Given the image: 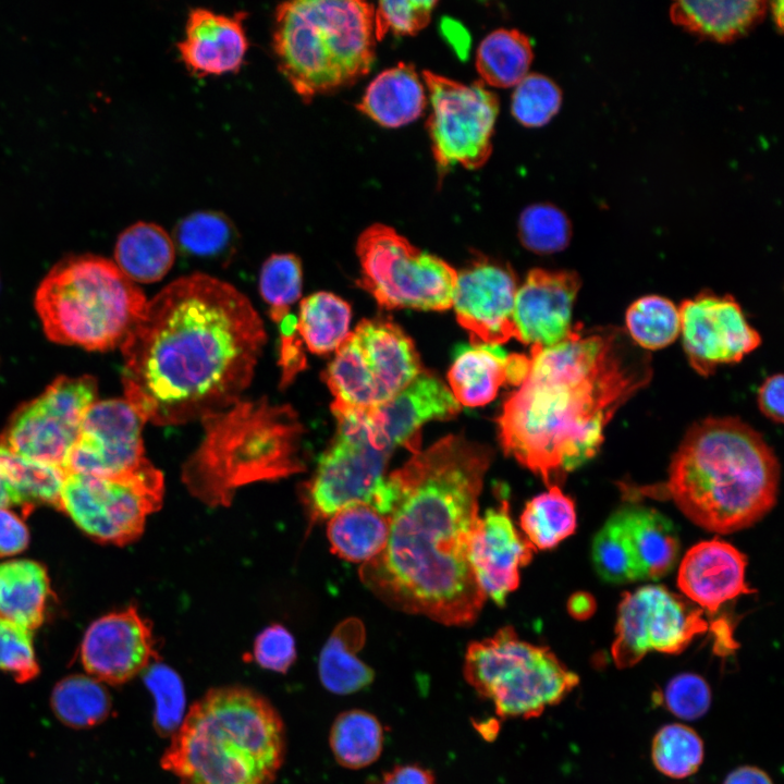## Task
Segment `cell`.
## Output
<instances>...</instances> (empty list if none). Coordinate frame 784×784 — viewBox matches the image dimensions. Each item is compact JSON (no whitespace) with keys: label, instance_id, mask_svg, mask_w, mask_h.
Listing matches in <instances>:
<instances>
[{"label":"cell","instance_id":"d4e9b609","mask_svg":"<svg viewBox=\"0 0 784 784\" xmlns=\"http://www.w3.org/2000/svg\"><path fill=\"white\" fill-rule=\"evenodd\" d=\"M746 566L747 556L733 544L719 538L701 541L683 556L677 587L713 615L723 603L756 591L746 585Z\"/></svg>","mask_w":784,"mask_h":784},{"label":"cell","instance_id":"f5cc1de1","mask_svg":"<svg viewBox=\"0 0 784 784\" xmlns=\"http://www.w3.org/2000/svg\"><path fill=\"white\" fill-rule=\"evenodd\" d=\"M280 332L279 366L281 368V388L291 384L295 377L305 370L307 359L297 332V319L292 314L286 315L278 324Z\"/></svg>","mask_w":784,"mask_h":784},{"label":"cell","instance_id":"44dd1931","mask_svg":"<svg viewBox=\"0 0 784 784\" xmlns=\"http://www.w3.org/2000/svg\"><path fill=\"white\" fill-rule=\"evenodd\" d=\"M535 551L516 529L506 499L479 516L470 535L468 559L486 597L503 607L518 587V568L531 561Z\"/></svg>","mask_w":784,"mask_h":784},{"label":"cell","instance_id":"f1b7e54d","mask_svg":"<svg viewBox=\"0 0 784 784\" xmlns=\"http://www.w3.org/2000/svg\"><path fill=\"white\" fill-rule=\"evenodd\" d=\"M768 3L757 0L676 1L672 22L699 37L730 42L748 34L765 15Z\"/></svg>","mask_w":784,"mask_h":784},{"label":"cell","instance_id":"3957f363","mask_svg":"<svg viewBox=\"0 0 784 784\" xmlns=\"http://www.w3.org/2000/svg\"><path fill=\"white\" fill-rule=\"evenodd\" d=\"M527 378L498 418L501 446L550 488L600 451L615 413L651 380L650 355L615 327L573 324L531 346Z\"/></svg>","mask_w":784,"mask_h":784},{"label":"cell","instance_id":"4fadbf2b","mask_svg":"<svg viewBox=\"0 0 784 784\" xmlns=\"http://www.w3.org/2000/svg\"><path fill=\"white\" fill-rule=\"evenodd\" d=\"M163 475L149 461L114 477L66 474L59 502L78 528L96 541L124 546L143 532L162 505Z\"/></svg>","mask_w":784,"mask_h":784},{"label":"cell","instance_id":"ffe728a7","mask_svg":"<svg viewBox=\"0 0 784 784\" xmlns=\"http://www.w3.org/2000/svg\"><path fill=\"white\" fill-rule=\"evenodd\" d=\"M79 658L88 674L118 685L145 671L158 654L151 625L134 607L110 612L87 628Z\"/></svg>","mask_w":784,"mask_h":784},{"label":"cell","instance_id":"bcb514c9","mask_svg":"<svg viewBox=\"0 0 784 784\" xmlns=\"http://www.w3.org/2000/svg\"><path fill=\"white\" fill-rule=\"evenodd\" d=\"M144 682L155 699V726L162 736L173 735L185 714V693L181 677L166 664H150Z\"/></svg>","mask_w":784,"mask_h":784},{"label":"cell","instance_id":"cb8c5ba5","mask_svg":"<svg viewBox=\"0 0 784 784\" xmlns=\"http://www.w3.org/2000/svg\"><path fill=\"white\" fill-rule=\"evenodd\" d=\"M460 404L434 375L421 371L391 400L365 413L375 431L394 450L419 448V431L430 420L453 417Z\"/></svg>","mask_w":784,"mask_h":784},{"label":"cell","instance_id":"74e56055","mask_svg":"<svg viewBox=\"0 0 784 784\" xmlns=\"http://www.w3.org/2000/svg\"><path fill=\"white\" fill-rule=\"evenodd\" d=\"M0 477L14 489L29 512L37 504L59 509L66 477L64 469L28 460L0 440Z\"/></svg>","mask_w":784,"mask_h":784},{"label":"cell","instance_id":"94428289","mask_svg":"<svg viewBox=\"0 0 784 784\" xmlns=\"http://www.w3.org/2000/svg\"><path fill=\"white\" fill-rule=\"evenodd\" d=\"M770 10L772 13V17L775 22V25L782 29L783 28V2L782 1H775L770 2Z\"/></svg>","mask_w":784,"mask_h":784},{"label":"cell","instance_id":"2e32d148","mask_svg":"<svg viewBox=\"0 0 784 784\" xmlns=\"http://www.w3.org/2000/svg\"><path fill=\"white\" fill-rule=\"evenodd\" d=\"M96 397L94 377H59L14 412L0 440L28 460L65 470L83 417Z\"/></svg>","mask_w":784,"mask_h":784},{"label":"cell","instance_id":"6da1fadb","mask_svg":"<svg viewBox=\"0 0 784 784\" xmlns=\"http://www.w3.org/2000/svg\"><path fill=\"white\" fill-rule=\"evenodd\" d=\"M492 450L446 436L392 471L372 506L389 519L384 549L362 583L390 608L448 626L474 623L486 601L468 559Z\"/></svg>","mask_w":784,"mask_h":784},{"label":"cell","instance_id":"ac0fdd59","mask_svg":"<svg viewBox=\"0 0 784 784\" xmlns=\"http://www.w3.org/2000/svg\"><path fill=\"white\" fill-rule=\"evenodd\" d=\"M144 424L125 399L96 401L83 417L66 474L114 477L139 468L148 462L142 437Z\"/></svg>","mask_w":784,"mask_h":784},{"label":"cell","instance_id":"603a6c76","mask_svg":"<svg viewBox=\"0 0 784 784\" xmlns=\"http://www.w3.org/2000/svg\"><path fill=\"white\" fill-rule=\"evenodd\" d=\"M246 16L245 12L226 15L206 8L192 9L185 36L176 44L186 70L198 78L238 72L249 45Z\"/></svg>","mask_w":784,"mask_h":784},{"label":"cell","instance_id":"6f0895ef","mask_svg":"<svg viewBox=\"0 0 784 784\" xmlns=\"http://www.w3.org/2000/svg\"><path fill=\"white\" fill-rule=\"evenodd\" d=\"M723 784H773V782L763 770L744 765L728 773Z\"/></svg>","mask_w":784,"mask_h":784},{"label":"cell","instance_id":"83f0119b","mask_svg":"<svg viewBox=\"0 0 784 784\" xmlns=\"http://www.w3.org/2000/svg\"><path fill=\"white\" fill-rule=\"evenodd\" d=\"M512 354L499 345L461 344L455 347L448 378L458 404L475 407L490 403L509 383Z\"/></svg>","mask_w":784,"mask_h":784},{"label":"cell","instance_id":"f907efd6","mask_svg":"<svg viewBox=\"0 0 784 784\" xmlns=\"http://www.w3.org/2000/svg\"><path fill=\"white\" fill-rule=\"evenodd\" d=\"M661 700L674 715L683 720H696L709 710L711 690L700 675L681 673L669 681L661 694Z\"/></svg>","mask_w":784,"mask_h":784},{"label":"cell","instance_id":"7a4b0ae2","mask_svg":"<svg viewBox=\"0 0 784 784\" xmlns=\"http://www.w3.org/2000/svg\"><path fill=\"white\" fill-rule=\"evenodd\" d=\"M266 339L236 287L204 273L179 278L147 302L120 347L125 400L157 426L201 421L242 400Z\"/></svg>","mask_w":784,"mask_h":784},{"label":"cell","instance_id":"816d5d0a","mask_svg":"<svg viewBox=\"0 0 784 784\" xmlns=\"http://www.w3.org/2000/svg\"><path fill=\"white\" fill-rule=\"evenodd\" d=\"M253 654L261 667L285 673L296 659L295 640L283 625L272 624L256 637Z\"/></svg>","mask_w":784,"mask_h":784},{"label":"cell","instance_id":"7402d4cb","mask_svg":"<svg viewBox=\"0 0 784 784\" xmlns=\"http://www.w3.org/2000/svg\"><path fill=\"white\" fill-rule=\"evenodd\" d=\"M581 286L575 271L532 269L514 302L516 340L549 347L569 333L572 311Z\"/></svg>","mask_w":784,"mask_h":784},{"label":"cell","instance_id":"c3c4849f","mask_svg":"<svg viewBox=\"0 0 784 784\" xmlns=\"http://www.w3.org/2000/svg\"><path fill=\"white\" fill-rule=\"evenodd\" d=\"M437 2L424 0L381 1L375 9V36L414 35L430 21Z\"/></svg>","mask_w":784,"mask_h":784},{"label":"cell","instance_id":"7c38bea8","mask_svg":"<svg viewBox=\"0 0 784 784\" xmlns=\"http://www.w3.org/2000/svg\"><path fill=\"white\" fill-rule=\"evenodd\" d=\"M708 630L714 634L716 654L725 657L737 647L731 625L724 620L708 622L703 610L691 607L665 587L642 586L622 595L612 659L618 669H627L650 650L681 653L697 635Z\"/></svg>","mask_w":784,"mask_h":784},{"label":"cell","instance_id":"11a10c76","mask_svg":"<svg viewBox=\"0 0 784 784\" xmlns=\"http://www.w3.org/2000/svg\"><path fill=\"white\" fill-rule=\"evenodd\" d=\"M783 375H772L760 385L757 399L760 412L779 424L783 421Z\"/></svg>","mask_w":784,"mask_h":784},{"label":"cell","instance_id":"91938a15","mask_svg":"<svg viewBox=\"0 0 784 784\" xmlns=\"http://www.w3.org/2000/svg\"><path fill=\"white\" fill-rule=\"evenodd\" d=\"M0 507H21L23 515L29 513L20 495L0 477Z\"/></svg>","mask_w":784,"mask_h":784},{"label":"cell","instance_id":"277c9868","mask_svg":"<svg viewBox=\"0 0 784 784\" xmlns=\"http://www.w3.org/2000/svg\"><path fill=\"white\" fill-rule=\"evenodd\" d=\"M779 485V461L757 430L736 417H708L685 433L666 481L642 492L670 499L695 525L727 535L762 519Z\"/></svg>","mask_w":784,"mask_h":784},{"label":"cell","instance_id":"680465c9","mask_svg":"<svg viewBox=\"0 0 784 784\" xmlns=\"http://www.w3.org/2000/svg\"><path fill=\"white\" fill-rule=\"evenodd\" d=\"M567 609L575 618L585 620L593 613L596 602L591 595L577 592L569 598Z\"/></svg>","mask_w":784,"mask_h":784},{"label":"cell","instance_id":"9a60e30c","mask_svg":"<svg viewBox=\"0 0 784 784\" xmlns=\"http://www.w3.org/2000/svg\"><path fill=\"white\" fill-rule=\"evenodd\" d=\"M422 78L431 107L427 128L438 169L483 166L492 151L497 95L481 81L467 85L430 71Z\"/></svg>","mask_w":784,"mask_h":784},{"label":"cell","instance_id":"ab89813d","mask_svg":"<svg viewBox=\"0 0 784 784\" xmlns=\"http://www.w3.org/2000/svg\"><path fill=\"white\" fill-rule=\"evenodd\" d=\"M625 324L628 338L642 351L664 348L681 333L678 308L660 295H646L632 303Z\"/></svg>","mask_w":784,"mask_h":784},{"label":"cell","instance_id":"4dcf8cb0","mask_svg":"<svg viewBox=\"0 0 784 784\" xmlns=\"http://www.w3.org/2000/svg\"><path fill=\"white\" fill-rule=\"evenodd\" d=\"M365 641L366 629L359 618H345L336 625L319 657L318 672L326 689L350 695L373 682V670L357 656Z\"/></svg>","mask_w":784,"mask_h":784},{"label":"cell","instance_id":"9f6ffc18","mask_svg":"<svg viewBox=\"0 0 784 784\" xmlns=\"http://www.w3.org/2000/svg\"><path fill=\"white\" fill-rule=\"evenodd\" d=\"M377 784H437L431 770L416 764H400L383 773Z\"/></svg>","mask_w":784,"mask_h":784},{"label":"cell","instance_id":"ee69618b","mask_svg":"<svg viewBox=\"0 0 784 784\" xmlns=\"http://www.w3.org/2000/svg\"><path fill=\"white\" fill-rule=\"evenodd\" d=\"M303 285L301 259L294 254H273L262 265L259 291L270 306V318L279 324L299 298Z\"/></svg>","mask_w":784,"mask_h":784},{"label":"cell","instance_id":"ba28073f","mask_svg":"<svg viewBox=\"0 0 784 784\" xmlns=\"http://www.w3.org/2000/svg\"><path fill=\"white\" fill-rule=\"evenodd\" d=\"M146 304L143 291L114 262L89 254L59 261L35 295L49 340L101 352L122 346Z\"/></svg>","mask_w":784,"mask_h":784},{"label":"cell","instance_id":"e0dca14e","mask_svg":"<svg viewBox=\"0 0 784 784\" xmlns=\"http://www.w3.org/2000/svg\"><path fill=\"white\" fill-rule=\"evenodd\" d=\"M683 347L691 368L713 375L722 365L740 362L761 344L759 332L731 295L702 291L678 307Z\"/></svg>","mask_w":784,"mask_h":784},{"label":"cell","instance_id":"d6a6232c","mask_svg":"<svg viewBox=\"0 0 784 784\" xmlns=\"http://www.w3.org/2000/svg\"><path fill=\"white\" fill-rule=\"evenodd\" d=\"M327 536L333 553L364 564L384 549L389 519L370 504H352L329 518Z\"/></svg>","mask_w":784,"mask_h":784},{"label":"cell","instance_id":"7bdbcfd3","mask_svg":"<svg viewBox=\"0 0 784 784\" xmlns=\"http://www.w3.org/2000/svg\"><path fill=\"white\" fill-rule=\"evenodd\" d=\"M518 237L528 250L548 255L563 250L572 237L568 217L559 207L538 203L526 207L518 219Z\"/></svg>","mask_w":784,"mask_h":784},{"label":"cell","instance_id":"d6986e66","mask_svg":"<svg viewBox=\"0 0 784 784\" xmlns=\"http://www.w3.org/2000/svg\"><path fill=\"white\" fill-rule=\"evenodd\" d=\"M516 278L510 268L486 258L457 273L452 305L470 344L499 345L516 339Z\"/></svg>","mask_w":784,"mask_h":784},{"label":"cell","instance_id":"8d00e7d4","mask_svg":"<svg viewBox=\"0 0 784 784\" xmlns=\"http://www.w3.org/2000/svg\"><path fill=\"white\" fill-rule=\"evenodd\" d=\"M519 526L535 550L553 549L576 530L575 503L561 487H550L526 503Z\"/></svg>","mask_w":784,"mask_h":784},{"label":"cell","instance_id":"b9f144b4","mask_svg":"<svg viewBox=\"0 0 784 784\" xmlns=\"http://www.w3.org/2000/svg\"><path fill=\"white\" fill-rule=\"evenodd\" d=\"M651 758L662 774L685 779L701 765L703 743L691 727L679 723L666 724L653 737Z\"/></svg>","mask_w":784,"mask_h":784},{"label":"cell","instance_id":"e575fe53","mask_svg":"<svg viewBox=\"0 0 784 784\" xmlns=\"http://www.w3.org/2000/svg\"><path fill=\"white\" fill-rule=\"evenodd\" d=\"M329 743L340 765L358 770L379 759L383 750L384 731L376 715L362 709H352L335 718Z\"/></svg>","mask_w":784,"mask_h":784},{"label":"cell","instance_id":"484cf974","mask_svg":"<svg viewBox=\"0 0 784 784\" xmlns=\"http://www.w3.org/2000/svg\"><path fill=\"white\" fill-rule=\"evenodd\" d=\"M633 562L637 580H658L676 565L677 529L654 509L629 505L612 514Z\"/></svg>","mask_w":784,"mask_h":784},{"label":"cell","instance_id":"7dc6e473","mask_svg":"<svg viewBox=\"0 0 784 784\" xmlns=\"http://www.w3.org/2000/svg\"><path fill=\"white\" fill-rule=\"evenodd\" d=\"M591 558L596 572L603 580L613 584L637 580L621 530L612 515L593 538Z\"/></svg>","mask_w":784,"mask_h":784},{"label":"cell","instance_id":"f6af8a7d","mask_svg":"<svg viewBox=\"0 0 784 784\" xmlns=\"http://www.w3.org/2000/svg\"><path fill=\"white\" fill-rule=\"evenodd\" d=\"M562 105V90L550 77L528 73L516 86L511 110L526 127H540L552 120Z\"/></svg>","mask_w":784,"mask_h":784},{"label":"cell","instance_id":"f546056e","mask_svg":"<svg viewBox=\"0 0 784 784\" xmlns=\"http://www.w3.org/2000/svg\"><path fill=\"white\" fill-rule=\"evenodd\" d=\"M52 592L46 567L32 560L0 564V617L32 632L45 620Z\"/></svg>","mask_w":784,"mask_h":784},{"label":"cell","instance_id":"60d3db41","mask_svg":"<svg viewBox=\"0 0 784 784\" xmlns=\"http://www.w3.org/2000/svg\"><path fill=\"white\" fill-rule=\"evenodd\" d=\"M51 701L56 715L78 728L102 722L111 709L110 696L101 682L85 675H71L60 681Z\"/></svg>","mask_w":784,"mask_h":784},{"label":"cell","instance_id":"5bb4252c","mask_svg":"<svg viewBox=\"0 0 784 784\" xmlns=\"http://www.w3.org/2000/svg\"><path fill=\"white\" fill-rule=\"evenodd\" d=\"M334 417L335 434L304 487V503L311 523L330 518L352 504L372 505L393 452L365 414Z\"/></svg>","mask_w":784,"mask_h":784},{"label":"cell","instance_id":"9c48e42d","mask_svg":"<svg viewBox=\"0 0 784 784\" xmlns=\"http://www.w3.org/2000/svg\"><path fill=\"white\" fill-rule=\"evenodd\" d=\"M463 675L501 719H534L556 706L579 677L544 646L519 638L512 626L468 645Z\"/></svg>","mask_w":784,"mask_h":784},{"label":"cell","instance_id":"30bf717a","mask_svg":"<svg viewBox=\"0 0 784 784\" xmlns=\"http://www.w3.org/2000/svg\"><path fill=\"white\" fill-rule=\"evenodd\" d=\"M413 341L395 323L362 320L335 350L322 379L334 416L365 414L391 400L420 372Z\"/></svg>","mask_w":784,"mask_h":784},{"label":"cell","instance_id":"681fc988","mask_svg":"<svg viewBox=\"0 0 784 784\" xmlns=\"http://www.w3.org/2000/svg\"><path fill=\"white\" fill-rule=\"evenodd\" d=\"M0 671L16 682L33 679L39 672L32 632L0 617Z\"/></svg>","mask_w":784,"mask_h":784},{"label":"cell","instance_id":"d590c367","mask_svg":"<svg viewBox=\"0 0 784 784\" xmlns=\"http://www.w3.org/2000/svg\"><path fill=\"white\" fill-rule=\"evenodd\" d=\"M348 303L329 292H317L301 302L297 332L307 348L317 355L335 350L350 333Z\"/></svg>","mask_w":784,"mask_h":784},{"label":"cell","instance_id":"f35d334b","mask_svg":"<svg viewBox=\"0 0 784 784\" xmlns=\"http://www.w3.org/2000/svg\"><path fill=\"white\" fill-rule=\"evenodd\" d=\"M173 243L189 256L229 259L235 252L238 234L222 212L201 210L181 219L173 231Z\"/></svg>","mask_w":784,"mask_h":784},{"label":"cell","instance_id":"4316f807","mask_svg":"<svg viewBox=\"0 0 784 784\" xmlns=\"http://www.w3.org/2000/svg\"><path fill=\"white\" fill-rule=\"evenodd\" d=\"M427 102L425 86L414 66L399 63L369 83L357 109L379 125L395 128L418 119Z\"/></svg>","mask_w":784,"mask_h":784},{"label":"cell","instance_id":"836d02e7","mask_svg":"<svg viewBox=\"0 0 784 784\" xmlns=\"http://www.w3.org/2000/svg\"><path fill=\"white\" fill-rule=\"evenodd\" d=\"M532 59V46L525 34L500 28L480 42L476 68L483 84L506 88L516 86L529 73Z\"/></svg>","mask_w":784,"mask_h":784},{"label":"cell","instance_id":"db71d44e","mask_svg":"<svg viewBox=\"0 0 784 784\" xmlns=\"http://www.w3.org/2000/svg\"><path fill=\"white\" fill-rule=\"evenodd\" d=\"M29 542L23 518L8 507H0V558L22 552Z\"/></svg>","mask_w":784,"mask_h":784},{"label":"cell","instance_id":"1f68e13d","mask_svg":"<svg viewBox=\"0 0 784 784\" xmlns=\"http://www.w3.org/2000/svg\"><path fill=\"white\" fill-rule=\"evenodd\" d=\"M175 258L173 238L160 225L136 222L118 237L114 260L133 282L152 283L161 280Z\"/></svg>","mask_w":784,"mask_h":784},{"label":"cell","instance_id":"5b68a950","mask_svg":"<svg viewBox=\"0 0 784 784\" xmlns=\"http://www.w3.org/2000/svg\"><path fill=\"white\" fill-rule=\"evenodd\" d=\"M285 755L283 722L245 687L208 690L189 708L161 758L179 784H271Z\"/></svg>","mask_w":784,"mask_h":784},{"label":"cell","instance_id":"8fae6325","mask_svg":"<svg viewBox=\"0 0 784 784\" xmlns=\"http://www.w3.org/2000/svg\"><path fill=\"white\" fill-rule=\"evenodd\" d=\"M358 284L388 309L445 310L452 306L456 270L411 244L393 228L373 224L357 240Z\"/></svg>","mask_w":784,"mask_h":784},{"label":"cell","instance_id":"8992f818","mask_svg":"<svg viewBox=\"0 0 784 784\" xmlns=\"http://www.w3.org/2000/svg\"><path fill=\"white\" fill-rule=\"evenodd\" d=\"M204 438L182 468L189 493L208 506H228L241 487L305 468L304 426L289 404L265 397L237 403L201 420Z\"/></svg>","mask_w":784,"mask_h":784},{"label":"cell","instance_id":"52a82bcc","mask_svg":"<svg viewBox=\"0 0 784 784\" xmlns=\"http://www.w3.org/2000/svg\"><path fill=\"white\" fill-rule=\"evenodd\" d=\"M375 39V8L364 1L294 0L274 11L278 69L304 102L366 75Z\"/></svg>","mask_w":784,"mask_h":784}]
</instances>
